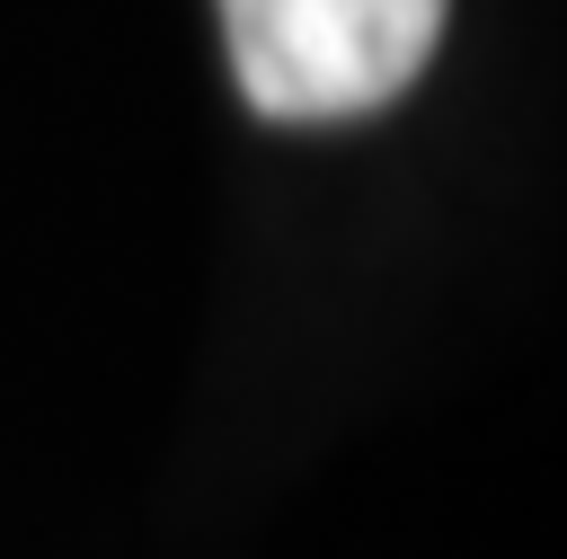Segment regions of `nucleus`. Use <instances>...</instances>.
<instances>
[{"mask_svg": "<svg viewBox=\"0 0 567 559\" xmlns=\"http://www.w3.org/2000/svg\"><path fill=\"white\" fill-rule=\"evenodd\" d=\"M452 0H221V44L230 80L257 115L275 124H337L390 106Z\"/></svg>", "mask_w": 567, "mask_h": 559, "instance_id": "nucleus-1", "label": "nucleus"}]
</instances>
